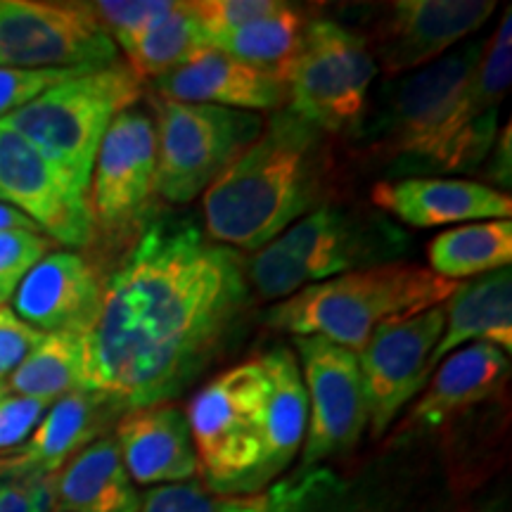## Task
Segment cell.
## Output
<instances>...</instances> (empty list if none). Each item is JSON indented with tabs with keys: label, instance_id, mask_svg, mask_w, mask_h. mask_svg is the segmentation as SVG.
Wrapping results in <instances>:
<instances>
[{
	"label": "cell",
	"instance_id": "obj_41",
	"mask_svg": "<svg viewBox=\"0 0 512 512\" xmlns=\"http://www.w3.org/2000/svg\"><path fill=\"white\" fill-rule=\"evenodd\" d=\"M12 475H15L12 456H0V482H3V479H12Z\"/></svg>",
	"mask_w": 512,
	"mask_h": 512
},
{
	"label": "cell",
	"instance_id": "obj_27",
	"mask_svg": "<svg viewBox=\"0 0 512 512\" xmlns=\"http://www.w3.org/2000/svg\"><path fill=\"white\" fill-rule=\"evenodd\" d=\"M306 24L309 22H306L302 10L283 3L271 15L214 38L209 48L287 83L290 69L302 53Z\"/></svg>",
	"mask_w": 512,
	"mask_h": 512
},
{
	"label": "cell",
	"instance_id": "obj_9",
	"mask_svg": "<svg viewBox=\"0 0 512 512\" xmlns=\"http://www.w3.org/2000/svg\"><path fill=\"white\" fill-rule=\"evenodd\" d=\"M119 62V50L88 3L0 0V69L98 72Z\"/></svg>",
	"mask_w": 512,
	"mask_h": 512
},
{
	"label": "cell",
	"instance_id": "obj_39",
	"mask_svg": "<svg viewBox=\"0 0 512 512\" xmlns=\"http://www.w3.org/2000/svg\"><path fill=\"white\" fill-rule=\"evenodd\" d=\"M491 178L501 185H510V126L503 128V136L496 143V159L494 169H491Z\"/></svg>",
	"mask_w": 512,
	"mask_h": 512
},
{
	"label": "cell",
	"instance_id": "obj_16",
	"mask_svg": "<svg viewBox=\"0 0 512 512\" xmlns=\"http://www.w3.org/2000/svg\"><path fill=\"white\" fill-rule=\"evenodd\" d=\"M100 275L79 252L43 256L12 297L19 320L43 335H81L93 330L102 309Z\"/></svg>",
	"mask_w": 512,
	"mask_h": 512
},
{
	"label": "cell",
	"instance_id": "obj_22",
	"mask_svg": "<svg viewBox=\"0 0 512 512\" xmlns=\"http://www.w3.org/2000/svg\"><path fill=\"white\" fill-rule=\"evenodd\" d=\"M444 332L427 361V380L434 368L453 351L472 342H489L512 351V271L479 275L460 283L444 304Z\"/></svg>",
	"mask_w": 512,
	"mask_h": 512
},
{
	"label": "cell",
	"instance_id": "obj_23",
	"mask_svg": "<svg viewBox=\"0 0 512 512\" xmlns=\"http://www.w3.org/2000/svg\"><path fill=\"white\" fill-rule=\"evenodd\" d=\"M57 512H138L140 494L128 477L117 439L88 444L53 475Z\"/></svg>",
	"mask_w": 512,
	"mask_h": 512
},
{
	"label": "cell",
	"instance_id": "obj_5",
	"mask_svg": "<svg viewBox=\"0 0 512 512\" xmlns=\"http://www.w3.org/2000/svg\"><path fill=\"white\" fill-rule=\"evenodd\" d=\"M268 373L249 358L226 370L192 396L185 411L197 472L211 494H254L266 458Z\"/></svg>",
	"mask_w": 512,
	"mask_h": 512
},
{
	"label": "cell",
	"instance_id": "obj_33",
	"mask_svg": "<svg viewBox=\"0 0 512 512\" xmlns=\"http://www.w3.org/2000/svg\"><path fill=\"white\" fill-rule=\"evenodd\" d=\"M280 5L283 3L278 0H192L190 8L211 43L214 38L271 15Z\"/></svg>",
	"mask_w": 512,
	"mask_h": 512
},
{
	"label": "cell",
	"instance_id": "obj_37",
	"mask_svg": "<svg viewBox=\"0 0 512 512\" xmlns=\"http://www.w3.org/2000/svg\"><path fill=\"white\" fill-rule=\"evenodd\" d=\"M0 512H57L53 475L3 479Z\"/></svg>",
	"mask_w": 512,
	"mask_h": 512
},
{
	"label": "cell",
	"instance_id": "obj_24",
	"mask_svg": "<svg viewBox=\"0 0 512 512\" xmlns=\"http://www.w3.org/2000/svg\"><path fill=\"white\" fill-rule=\"evenodd\" d=\"M268 384V432L266 458L259 484L266 486L280 472H285L297 453L302 451L309 422V399L302 380V370L292 349L278 347L261 356Z\"/></svg>",
	"mask_w": 512,
	"mask_h": 512
},
{
	"label": "cell",
	"instance_id": "obj_36",
	"mask_svg": "<svg viewBox=\"0 0 512 512\" xmlns=\"http://www.w3.org/2000/svg\"><path fill=\"white\" fill-rule=\"evenodd\" d=\"M86 72L76 69H48V72H22V69H0V119L17 112L27 102L57 83Z\"/></svg>",
	"mask_w": 512,
	"mask_h": 512
},
{
	"label": "cell",
	"instance_id": "obj_25",
	"mask_svg": "<svg viewBox=\"0 0 512 512\" xmlns=\"http://www.w3.org/2000/svg\"><path fill=\"white\" fill-rule=\"evenodd\" d=\"M512 83V12L484 46L465 98V169L482 164L498 136V112Z\"/></svg>",
	"mask_w": 512,
	"mask_h": 512
},
{
	"label": "cell",
	"instance_id": "obj_15",
	"mask_svg": "<svg viewBox=\"0 0 512 512\" xmlns=\"http://www.w3.org/2000/svg\"><path fill=\"white\" fill-rule=\"evenodd\" d=\"M494 0H399L377 24L370 53L389 76L418 72L484 27Z\"/></svg>",
	"mask_w": 512,
	"mask_h": 512
},
{
	"label": "cell",
	"instance_id": "obj_31",
	"mask_svg": "<svg viewBox=\"0 0 512 512\" xmlns=\"http://www.w3.org/2000/svg\"><path fill=\"white\" fill-rule=\"evenodd\" d=\"M176 8V0H95V3H88V10L107 31L114 46L145 34Z\"/></svg>",
	"mask_w": 512,
	"mask_h": 512
},
{
	"label": "cell",
	"instance_id": "obj_4",
	"mask_svg": "<svg viewBox=\"0 0 512 512\" xmlns=\"http://www.w3.org/2000/svg\"><path fill=\"white\" fill-rule=\"evenodd\" d=\"M486 43L453 50L403 74L368 131L370 145L408 169H465V98Z\"/></svg>",
	"mask_w": 512,
	"mask_h": 512
},
{
	"label": "cell",
	"instance_id": "obj_26",
	"mask_svg": "<svg viewBox=\"0 0 512 512\" xmlns=\"http://www.w3.org/2000/svg\"><path fill=\"white\" fill-rule=\"evenodd\" d=\"M427 259L432 273L453 283L510 268L512 221H477L448 228L427 245Z\"/></svg>",
	"mask_w": 512,
	"mask_h": 512
},
{
	"label": "cell",
	"instance_id": "obj_2",
	"mask_svg": "<svg viewBox=\"0 0 512 512\" xmlns=\"http://www.w3.org/2000/svg\"><path fill=\"white\" fill-rule=\"evenodd\" d=\"M330 178L328 133L287 110L273 112L261 136L202 195L204 235L256 252L323 207Z\"/></svg>",
	"mask_w": 512,
	"mask_h": 512
},
{
	"label": "cell",
	"instance_id": "obj_20",
	"mask_svg": "<svg viewBox=\"0 0 512 512\" xmlns=\"http://www.w3.org/2000/svg\"><path fill=\"white\" fill-rule=\"evenodd\" d=\"M510 377V354L489 342L465 344L434 368L430 384L403 422V432H430L477 403L489 401Z\"/></svg>",
	"mask_w": 512,
	"mask_h": 512
},
{
	"label": "cell",
	"instance_id": "obj_11",
	"mask_svg": "<svg viewBox=\"0 0 512 512\" xmlns=\"http://www.w3.org/2000/svg\"><path fill=\"white\" fill-rule=\"evenodd\" d=\"M0 190L50 242L74 252L93 240L88 190L5 121H0Z\"/></svg>",
	"mask_w": 512,
	"mask_h": 512
},
{
	"label": "cell",
	"instance_id": "obj_35",
	"mask_svg": "<svg viewBox=\"0 0 512 512\" xmlns=\"http://www.w3.org/2000/svg\"><path fill=\"white\" fill-rule=\"evenodd\" d=\"M219 496L197 482L152 486L140 498L138 512H223Z\"/></svg>",
	"mask_w": 512,
	"mask_h": 512
},
{
	"label": "cell",
	"instance_id": "obj_34",
	"mask_svg": "<svg viewBox=\"0 0 512 512\" xmlns=\"http://www.w3.org/2000/svg\"><path fill=\"white\" fill-rule=\"evenodd\" d=\"M50 406L53 403L29 396L0 394V456H12L27 444Z\"/></svg>",
	"mask_w": 512,
	"mask_h": 512
},
{
	"label": "cell",
	"instance_id": "obj_42",
	"mask_svg": "<svg viewBox=\"0 0 512 512\" xmlns=\"http://www.w3.org/2000/svg\"><path fill=\"white\" fill-rule=\"evenodd\" d=\"M0 202H5V200H3V190H0Z\"/></svg>",
	"mask_w": 512,
	"mask_h": 512
},
{
	"label": "cell",
	"instance_id": "obj_21",
	"mask_svg": "<svg viewBox=\"0 0 512 512\" xmlns=\"http://www.w3.org/2000/svg\"><path fill=\"white\" fill-rule=\"evenodd\" d=\"M126 408L102 392H72L48 408L36 430L19 451L12 453L15 475H55L88 444L105 437Z\"/></svg>",
	"mask_w": 512,
	"mask_h": 512
},
{
	"label": "cell",
	"instance_id": "obj_38",
	"mask_svg": "<svg viewBox=\"0 0 512 512\" xmlns=\"http://www.w3.org/2000/svg\"><path fill=\"white\" fill-rule=\"evenodd\" d=\"M41 337L43 332L19 320L8 306L0 309V382L24 361V356L41 342Z\"/></svg>",
	"mask_w": 512,
	"mask_h": 512
},
{
	"label": "cell",
	"instance_id": "obj_18",
	"mask_svg": "<svg viewBox=\"0 0 512 512\" xmlns=\"http://www.w3.org/2000/svg\"><path fill=\"white\" fill-rule=\"evenodd\" d=\"M157 95L171 102L214 105L240 112H280L287 86L275 76L209 48L174 72L152 81Z\"/></svg>",
	"mask_w": 512,
	"mask_h": 512
},
{
	"label": "cell",
	"instance_id": "obj_1",
	"mask_svg": "<svg viewBox=\"0 0 512 512\" xmlns=\"http://www.w3.org/2000/svg\"><path fill=\"white\" fill-rule=\"evenodd\" d=\"M252 302L247 259L192 221L150 223L102 290L86 392L126 411L169 403L219 358Z\"/></svg>",
	"mask_w": 512,
	"mask_h": 512
},
{
	"label": "cell",
	"instance_id": "obj_8",
	"mask_svg": "<svg viewBox=\"0 0 512 512\" xmlns=\"http://www.w3.org/2000/svg\"><path fill=\"white\" fill-rule=\"evenodd\" d=\"M375 57L363 34L330 19L306 24L304 46L287 76L285 110L318 131L351 133L366 117Z\"/></svg>",
	"mask_w": 512,
	"mask_h": 512
},
{
	"label": "cell",
	"instance_id": "obj_14",
	"mask_svg": "<svg viewBox=\"0 0 512 512\" xmlns=\"http://www.w3.org/2000/svg\"><path fill=\"white\" fill-rule=\"evenodd\" d=\"M275 242L313 285L342 273L389 264L394 254L406 249V233L384 219L323 204L292 223Z\"/></svg>",
	"mask_w": 512,
	"mask_h": 512
},
{
	"label": "cell",
	"instance_id": "obj_3",
	"mask_svg": "<svg viewBox=\"0 0 512 512\" xmlns=\"http://www.w3.org/2000/svg\"><path fill=\"white\" fill-rule=\"evenodd\" d=\"M458 287L425 266L389 261L306 285L271 306L266 325L294 337L330 339L358 356L382 323L446 304Z\"/></svg>",
	"mask_w": 512,
	"mask_h": 512
},
{
	"label": "cell",
	"instance_id": "obj_19",
	"mask_svg": "<svg viewBox=\"0 0 512 512\" xmlns=\"http://www.w3.org/2000/svg\"><path fill=\"white\" fill-rule=\"evenodd\" d=\"M121 460L133 484H178L197 475V453L185 413L174 403L126 411L117 422Z\"/></svg>",
	"mask_w": 512,
	"mask_h": 512
},
{
	"label": "cell",
	"instance_id": "obj_12",
	"mask_svg": "<svg viewBox=\"0 0 512 512\" xmlns=\"http://www.w3.org/2000/svg\"><path fill=\"white\" fill-rule=\"evenodd\" d=\"M157 195L155 119L138 107L119 112L102 138L88 181L93 226L121 233Z\"/></svg>",
	"mask_w": 512,
	"mask_h": 512
},
{
	"label": "cell",
	"instance_id": "obj_30",
	"mask_svg": "<svg viewBox=\"0 0 512 512\" xmlns=\"http://www.w3.org/2000/svg\"><path fill=\"white\" fill-rule=\"evenodd\" d=\"M117 50L124 53L126 67L133 74L143 81H155L209 50V38L192 15L190 3H178L169 17L145 34L121 43Z\"/></svg>",
	"mask_w": 512,
	"mask_h": 512
},
{
	"label": "cell",
	"instance_id": "obj_32",
	"mask_svg": "<svg viewBox=\"0 0 512 512\" xmlns=\"http://www.w3.org/2000/svg\"><path fill=\"white\" fill-rule=\"evenodd\" d=\"M53 252V242L38 230L0 233V309L8 306L38 261Z\"/></svg>",
	"mask_w": 512,
	"mask_h": 512
},
{
	"label": "cell",
	"instance_id": "obj_6",
	"mask_svg": "<svg viewBox=\"0 0 512 512\" xmlns=\"http://www.w3.org/2000/svg\"><path fill=\"white\" fill-rule=\"evenodd\" d=\"M143 79L124 62L57 83L5 121L88 190L107 128L143 98Z\"/></svg>",
	"mask_w": 512,
	"mask_h": 512
},
{
	"label": "cell",
	"instance_id": "obj_13",
	"mask_svg": "<svg viewBox=\"0 0 512 512\" xmlns=\"http://www.w3.org/2000/svg\"><path fill=\"white\" fill-rule=\"evenodd\" d=\"M444 304L408 318L382 323L358 354L368 427L375 437L389 430L396 415L427 384V361L444 332Z\"/></svg>",
	"mask_w": 512,
	"mask_h": 512
},
{
	"label": "cell",
	"instance_id": "obj_29",
	"mask_svg": "<svg viewBox=\"0 0 512 512\" xmlns=\"http://www.w3.org/2000/svg\"><path fill=\"white\" fill-rule=\"evenodd\" d=\"M223 512H375V508L328 467H311L297 470L264 494L226 501Z\"/></svg>",
	"mask_w": 512,
	"mask_h": 512
},
{
	"label": "cell",
	"instance_id": "obj_28",
	"mask_svg": "<svg viewBox=\"0 0 512 512\" xmlns=\"http://www.w3.org/2000/svg\"><path fill=\"white\" fill-rule=\"evenodd\" d=\"M86 389V339L81 335H43L24 361L0 382V394L55 403Z\"/></svg>",
	"mask_w": 512,
	"mask_h": 512
},
{
	"label": "cell",
	"instance_id": "obj_7",
	"mask_svg": "<svg viewBox=\"0 0 512 512\" xmlns=\"http://www.w3.org/2000/svg\"><path fill=\"white\" fill-rule=\"evenodd\" d=\"M264 117L214 105L155 100L157 195L188 204L264 131Z\"/></svg>",
	"mask_w": 512,
	"mask_h": 512
},
{
	"label": "cell",
	"instance_id": "obj_10",
	"mask_svg": "<svg viewBox=\"0 0 512 512\" xmlns=\"http://www.w3.org/2000/svg\"><path fill=\"white\" fill-rule=\"evenodd\" d=\"M294 349L309 399L297 470H311L356 448L368 427V406L356 354L323 337H294Z\"/></svg>",
	"mask_w": 512,
	"mask_h": 512
},
{
	"label": "cell",
	"instance_id": "obj_17",
	"mask_svg": "<svg viewBox=\"0 0 512 512\" xmlns=\"http://www.w3.org/2000/svg\"><path fill=\"white\" fill-rule=\"evenodd\" d=\"M370 202L413 228L463 226L512 216L508 192L463 178L415 176L380 181L370 190Z\"/></svg>",
	"mask_w": 512,
	"mask_h": 512
},
{
	"label": "cell",
	"instance_id": "obj_40",
	"mask_svg": "<svg viewBox=\"0 0 512 512\" xmlns=\"http://www.w3.org/2000/svg\"><path fill=\"white\" fill-rule=\"evenodd\" d=\"M8 230H38L34 221H29L22 211L12 207L8 202H0V233ZM41 233V230H38Z\"/></svg>",
	"mask_w": 512,
	"mask_h": 512
}]
</instances>
